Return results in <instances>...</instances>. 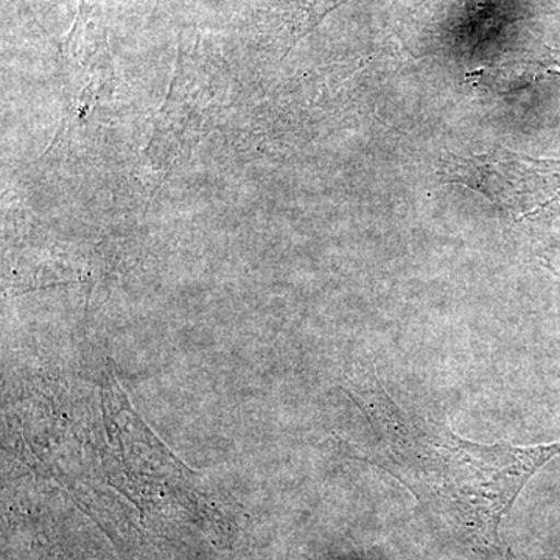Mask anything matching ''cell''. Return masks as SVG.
Masks as SVG:
<instances>
[{
  "instance_id": "cell-1",
  "label": "cell",
  "mask_w": 560,
  "mask_h": 560,
  "mask_svg": "<svg viewBox=\"0 0 560 560\" xmlns=\"http://www.w3.org/2000/svg\"><path fill=\"white\" fill-rule=\"evenodd\" d=\"M368 427L366 459L470 539L495 547L499 526L526 482L560 455V441L518 447L478 444L396 404L375 377L353 385Z\"/></svg>"
}]
</instances>
